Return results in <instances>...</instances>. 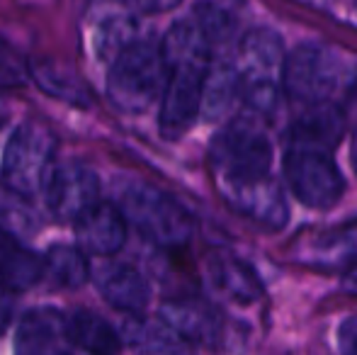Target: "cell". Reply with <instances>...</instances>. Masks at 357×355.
<instances>
[{"label": "cell", "mask_w": 357, "mask_h": 355, "mask_svg": "<svg viewBox=\"0 0 357 355\" xmlns=\"http://www.w3.org/2000/svg\"><path fill=\"white\" fill-rule=\"evenodd\" d=\"M160 49L168 66V81L160 98L158 129L165 139H180L202 112L214 47L192 17L175 22L165 32Z\"/></svg>", "instance_id": "cell-1"}, {"label": "cell", "mask_w": 357, "mask_h": 355, "mask_svg": "<svg viewBox=\"0 0 357 355\" xmlns=\"http://www.w3.org/2000/svg\"><path fill=\"white\" fill-rule=\"evenodd\" d=\"M168 66L163 49L149 39H137L112 59L107 73V98L119 112L139 114L163 98Z\"/></svg>", "instance_id": "cell-2"}, {"label": "cell", "mask_w": 357, "mask_h": 355, "mask_svg": "<svg viewBox=\"0 0 357 355\" xmlns=\"http://www.w3.org/2000/svg\"><path fill=\"white\" fill-rule=\"evenodd\" d=\"M119 207L127 222L155 246L180 248L192 239V214L178 199L153 185L132 183L122 192Z\"/></svg>", "instance_id": "cell-3"}, {"label": "cell", "mask_w": 357, "mask_h": 355, "mask_svg": "<svg viewBox=\"0 0 357 355\" xmlns=\"http://www.w3.org/2000/svg\"><path fill=\"white\" fill-rule=\"evenodd\" d=\"M350 63L338 49L324 42H306L284 59L282 88L291 100L304 105L333 103L348 83Z\"/></svg>", "instance_id": "cell-4"}, {"label": "cell", "mask_w": 357, "mask_h": 355, "mask_svg": "<svg viewBox=\"0 0 357 355\" xmlns=\"http://www.w3.org/2000/svg\"><path fill=\"white\" fill-rule=\"evenodd\" d=\"M54 151H56V139L44 124L22 122L5 144L3 163H0L3 183L20 197H34L44 192L56 168Z\"/></svg>", "instance_id": "cell-5"}, {"label": "cell", "mask_w": 357, "mask_h": 355, "mask_svg": "<svg viewBox=\"0 0 357 355\" xmlns=\"http://www.w3.org/2000/svg\"><path fill=\"white\" fill-rule=\"evenodd\" d=\"M212 166L216 183L270 176L273 146L258 119L238 117L216 134L212 144Z\"/></svg>", "instance_id": "cell-6"}, {"label": "cell", "mask_w": 357, "mask_h": 355, "mask_svg": "<svg viewBox=\"0 0 357 355\" xmlns=\"http://www.w3.org/2000/svg\"><path fill=\"white\" fill-rule=\"evenodd\" d=\"M284 178L301 204L311 209H328L343 197V176L326 151L291 149L284 156Z\"/></svg>", "instance_id": "cell-7"}, {"label": "cell", "mask_w": 357, "mask_h": 355, "mask_svg": "<svg viewBox=\"0 0 357 355\" xmlns=\"http://www.w3.org/2000/svg\"><path fill=\"white\" fill-rule=\"evenodd\" d=\"M47 207L61 222H75L100 202V178L88 163L71 161L54 168L47 188Z\"/></svg>", "instance_id": "cell-8"}, {"label": "cell", "mask_w": 357, "mask_h": 355, "mask_svg": "<svg viewBox=\"0 0 357 355\" xmlns=\"http://www.w3.org/2000/svg\"><path fill=\"white\" fill-rule=\"evenodd\" d=\"M224 199L238 214L248 217L260 227L282 229L287 222V199L280 183L273 176H260L250 180H236V183H216Z\"/></svg>", "instance_id": "cell-9"}, {"label": "cell", "mask_w": 357, "mask_h": 355, "mask_svg": "<svg viewBox=\"0 0 357 355\" xmlns=\"http://www.w3.org/2000/svg\"><path fill=\"white\" fill-rule=\"evenodd\" d=\"M15 355H73L66 317L52 307L22 314L15 331Z\"/></svg>", "instance_id": "cell-10"}, {"label": "cell", "mask_w": 357, "mask_h": 355, "mask_svg": "<svg viewBox=\"0 0 357 355\" xmlns=\"http://www.w3.org/2000/svg\"><path fill=\"white\" fill-rule=\"evenodd\" d=\"M73 229L80 251H85L88 256L107 258L122 251V246L127 243L129 222L119 204L100 199L98 204H93L88 212L75 219Z\"/></svg>", "instance_id": "cell-11"}, {"label": "cell", "mask_w": 357, "mask_h": 355, "mask_svg": "<svg viewBox=\"0 0 357 355\" xmlns=\"http://www.w3.org/2000/svg\"><path fill=\"white\" fill-rule=\"evenodd\" d=\"M160 322L188 343H204V346L214 343L221 331L216 309L199 297H175L163 302Z\"/></svg>", "instance_id": "cell-12"}, {"label": "cell", "mask_w": 357, "mask_h": 355, "mask_svg": "<svg viewBox=\"0 0 357 355\" xmlns=\"http://www.w3.org/2000/svg\"><path fill=\"white\" fill-rule=\"evenodd\" d=\"M100 292L109 307L124 314L142 317L151 302V285L139 268L127 263H112L100 273Z\"/></svg>", "instance_id": "cell-13"}, {"label": "cell", "mask_w": 357, "mask_h": 355, "mask_svg": "<svg viewBox=\"0 0 357 355\" xmlns=\"http://www.w3.org/2000/svg\"><path fill=\"white\" fill-rule=\"evenodd\" d=\"M345 134V117L333 103L306 105V112L291 127L294 149L326 151L335 149Z\"/></svg>", "instance_id": "cell-14"}, {"label": "cell", "mask_w": 357, "mask_h": 355, "mask_svg": "<svg viewBox=\"0 0 357 355\" xmlns=\"http://www.w3.org/2000/svg\"><path fill=\"white\" fill-rule=\"evenodd\" d=\"M44 278V258L27 248L13 232L0 227V285L24 292Z\"/></svg>", "instance_id": "cell-15"}, {"label": "cell", "mask_w": 357, "mask_h": 355, "mask_svg": "<svg viewBox=\"0 0 357 355\" xmlns=\"http://www.w3.org/2000/svg\"><path fill=\"white\" fill-rule=\"evenodd\" d=\"M207 270L214 287L224 292V297H229L231 302L250 304L263 294V285L253 268L231 253H212L207 261Z\"/></svg>", "instance_id": "cell-16"}, {"label": "cell", "mask_w": 357, "mask_h": 355, "mask_svg": "<svg viewBox=\"0 0 357 355\" xmlns=\"http://www.w3.org/2000/svg\"><path fill=\"white\" fill-rule=\"evenodd\" d=\"M68 333L73 346L90 355H119L122 353V336L117 328L90 309H73L66 314Z\"/></svg>", "instance_id": "cell-17"}, {"label": "cell", "mask_w": 357, "mask_h": 355, "mask_svg": "<svg viewBox=\"0 0 357 355\" xmlns=\"http://www.w3.org/2000/svg\"><path fill=\"white\" fill-rule=\"evenodd\" d=\"M29 73H32L34 83L47 95H52V98H59L71 105H80V107H88L90 105V90L83 83V78L68 66H63V63L44 59V61L32 63Z\"/></svg>", "instance_id": "cell-18"}, {"label": "cell", "mask_w": 357, "mask_h": 355, "mask_svg": "<svg viewBox=\"0 0 357 355\" xmlns=\"http://www.w3.org/2000/svg\"><path fill=\"white\" fill-rule=\"evenodd\" d=\"M44 278H49L56 287L63 289L80 287L90 278L88 253L80 251L78 246H66V243L52 246L44 256Z\"/></svg>", "instance_id": "cell-19"}, {"label": "cell", "mask_w": 357, "mask_h": 355, "mask_svg": "<svg viewBox=\"0 0 357 355\" xmlns=\"http://www.w3.org/2000/svg\"><path fill=\"white\" fill-rule=\"evenodd\" d=\"M238 100H243V88H241V73L231 66L209 68L207 86H204V103L202 112L207 117H224L231 112Z\"/></svg>", "instance_id": "cell-20"}, {"label": "cell", "mask_w": 357, "mask_h": 355, "mask_svg": "<svg viewBox=\"0 0 357 355\" xmlns=\"http://www.w3.org/2000/svg\"><path fill=\"white\" fill-rule=\"evenodd\" d=\"M243 56L248 61L245 76H273L275 71H282L284 59H282V44L280 37L270 29H258L250 32L243 39Z\"/></svg>", "instance_id": "cell-21"}, {"label": "cell", "mask_w": 357, "mask_h": 355, "mask_svg": "<svg viewBox=\"0 0 357 355\" xmlns=\"http://www.w3.org/2000/svg\"><path fill=\"white\" fill-rule=\"evenodd\" d=\"M129 333H132L129 341L134 343L139 355H192L188 348V341L180 338L163 322L158 324L139 322L129 328Z\"/></svg>", "instance_id": "cell-22"}, {"label": "cell", "mask_w": 357, "mask_h": 355, "mask_svg": "<svg viewBox=\"0 0 357 355\" xmlns=\"http://www.w3.org/2000/svg\"><path fill=\"white\" fill-rule=\"evenodd\" d=\"M195 20H197L199 27L204 29V34H207V39L212 42V47L214 44L229 42L236 32V22L229 15V10L219 8V5H214V3H199L197 8H195Z\"/></svg>", "instance_id": "cell-23"}, {"label": "cell", "mask_w": 357, "mask_h": 355, "mask_svg": "<svg viewBox=\"0 0 357 355\" xmlns=\"http://www.w3.org/2000/svg\"><path fill=\"white\" fill-rule=\"evenodd\" d=\"M324 248L326 253H335L338 258H357V222H350L326 234Z\"/></svg>", "instance_id": "cell-24"}, {"label": "cell", "mask_w": 357, "mask_h": 355, "mask_svg": "<svg viewBox=\"0 0 357 355\" xmlns=\"http://www.w3.org/2000/svg\"><path fill=\"white\" fill-rule=\"evenodd\" d=\"M24 83V66L10 49L0 44V86H20Z\"/></svg>", "instance_id": "cell-25"}, {"label": "cell", "mask_w": 357, "mask_h": 355, "mask_svg": "<svg viewBox=\"0 0 357 355\" xmlns=\"http://www.w3.org/2000/svg\"><path fill=\"white\" fill-rule=\"evenodd\" d=\"M338 348L343 355H357V317H348L340 324Z\"/></svg>", "instance_id": "cell-26"}, {"label": "cell", "mask_w": 357, "mask_h": 355, "mask_svg": "<svg viewBox=\"0 0 357 355\" xmlns=\"http://www.w3.org/2000/svg\"><path fill=\"white\" fill-rule=\"evenodd\" d=\"M124 5L134 10V13H142V15H160V13H168V10L178 8L180 0H122Z\"/></svg>", "instance_id": "cell-27"}, {"label": "cell", "mask_w": 357, "mask_h": 355, "mask_svg": "<svg viewBox=\"0 0 357 355\" xmlns=\"http://www.w3.org/2000/svg\"><path fill=\"white\" fill-rule=\"evenodd\" d=\"M15 304H17L15 292L10 287H5V285H0V336H3V333L8 331L10 324H13Z\"/></svg>", "instance_id": "cell-28"}, {"label": "cell", "mask_w": 357, "mask_h": 355, "mask_svg": "<svg viewBox=\"0 0 357 355\" xmlns=\"http://www.w3.org/2000/svg\"><path fill=\"white\" fill-rule=\"evenodd\" d=\"M343 289L357 297V263L353 268H348V273L343 275Z\"/></svg>", "instance_id": "cell-29"}, {"label": "cell", "mask_w": 357, "mask_h": 355, "mask_svg": "<svg viewBox=\"0 0 357 355\" xmlns=\"http://www.w3.org/2000/svg\"><path fill=\"white\" fill-rule=\"evenodd\" d=\"M5 117H8V107H5L3 98H0V127L5 124Z\"/></svg>", "instance_id": "cell-30"}, {"label": "cell", "mask_w": 357, "mask_h": 355, "mask_svg": "<svg viewBox=\"0 0 357 355\" xmlns=\"http://www.w3.org/2000/svg\"><path fill=\"white\" fill-rule=\"evenodd\" d=\"M353 166L357 171V132H355V142H353Z\"/></svg>", "instance_id": "cell-31"}]
</instances>
